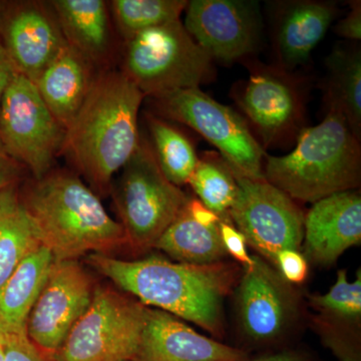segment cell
I'll use <instances>...</instances> for the list:
<instances>
[{
    "label": "cell",
    "mask_w": 361,
    "mask_h": 361,
    "mask_svg": "<svg viewBox=\"0 0 361 361\" xmlns=\"http://www.w3.org/2000/svg\"><path fill=\"white\" fill-rule=\"evenodd\" d=\"M87 261L147 307L194 323L218 338L224 334V301L242 273L236 263L194 265L157 256L127 261L97 253Z\"/></svg>",
    "instance_id": "6da1fadb"
},
{
    "label": "cell",
    "mask_w": 361,
    "mask_h": 361,
    "mask_svg": "<svg viewBox=\"0 0 361 361\" xmlns=\"http://www.w3.org/2000/svg\"><path fill=\"white\" fill-rule=\"evenodd\" d=\"M145 97L120 71H99L89 96L66 129L61 154L97 194L111 192L115 175L139 145V113Z\"/></svg>",
    "instance_id": "7a4b0ae2"
},
{
    "label": "cell",
    "mask_w": 361,
    "mask_h": 361,
    "mask_svg": "<svg viewBox=\"0 0 361 361\" xmlns=\"http://www.w3.org/2000/svg\"><path fill=\"white\" fill-rule=\"evenodd\" d=\"M20 195L54 261L78 260L85 254H106L127 245L123 226L73 173L52 169L28 183Z\"/></svg>",
    "instance_id": "3957f363"
},
{
    "label": "cell",
    "mask_w": 361,
    "mask_h": 361,
    "mask_svg": "<svg viewBox=\"0 0 361 361\" xmlns=\"http://www.w3.org/2000/svg\"><path fill=\"white\" fill-rule=\"evenodd\" d=\"M265 160V180L294 201L314 204L360 184V139L336 111L301 130L290 153Z\"/></svg>",
    "instance_id": "277c9868"
},
{
    "label": "cell",
    "mask_w": 361,
    "mask_h": 361,
    "mask_svg": "<svg viewBox=\"0 0 361 361\" xmlns=\"http://www.w3.org/2000/svg\"><path fill=\"white\" fill-rule=\"evenodd\" d=\"M118 173L111 192L127 245L137 252L155 248L189 198L164 176L151 144L142 135L135 153Z\"/></svg>",
    "instance_id": "5b68a950"
},
{
    "label": "cell",
    "mask_w": 361,
    "mask_h": 361,
    "mask_svg": "<svg viewBox=\"0 0 361 361\" xmlns=\"http://www.w3.org/2000/svg\"><path fill=\"white\" fill-rule=\"evenodd\" d=\"M213 59L182 21L145 30L125 42L120 71L145 97L196 89L213 75Z\"/></svg>",
    "instance_id": "8992f818"
},
{
    "label": "cell",
    "mask_w": 361,
    "mask_h": 361,
    "mask_svg": "<svg viewBox=\"0 0 361 361\" xmlns=\"http://www.w3.org/2000/svg\"><path fill=\"white\" fill-rule=\"evenodd\" d=\"M147 306L108 285H97L92 302L71 329L56 361H132L141 341Z\"/></svg>",
    "instance_id": "52a82bcc"
},
{
    "label": "cell",
    "mask_w": 361,
    "mask_h": 361,
    "mask_svg": "<svg viewBox=\"0 0 361 361\" xmlns=\"http://www.w3.org/2000/svg\"><path fill=\"white\" fill-rule=\"evenodd\" d=\"M153 99L159 115L184 123L218 149L233 174L265 180L264 151L236 111L218 103L200 87L175 90Z\"/></svg>",
    "instance_id": "ba28073f"
},
{
    "label": "cell",
    "mask_w": 361,
    "mask_h": 361,
    "mask_svg": "<svg viewBox=\"0 0 361 361\" xmlns=\"http://www.w3.org/2000/svg\"><path fill=\"white\" fill-rule=\"evenodd\" d=\"M65 134L35 82L18 73L0 106V140L9 156L40 179L61 155Z\"/></svg>",
    "instance_id": "9c48e42d"
},
{
    "label": "cell",
    "mask_w": 361,
    "mask_h": 361,
    "mask_svg": "<svg viewBox=\"0 0 361 361\" xmlns=\"http://www.w3.org/2000/svg\"><path fill=\"white\" fill-rule=\"evenodd\" d=\"M235 178L238 190L228 215L247 245L273 266L280 252L300 250L305 215L296 202L266 180Z\"/></svg>",
    "instance_id": "30bf717a"
},
{
    "label": "cell",
    "mask_w": 361,
    "mask_h": 361,
    "mask_svg": "<svg viewBox=\"0 0 361 361\" xmlns=\"http://www.w3.org/2000/svg\"><path fill=\"white\" fill-rule=\"evenodd\" d=\"M96 286L78 260L54 261L28 318V338L54 355L89 308Z\"/></svg>",
    "instance_id": "8fae6325"
},
{
    "label": "cell",
    "mask_w": 361,
    "mask_h": 361,
    "mask_svg": "<svg viewBox=\"0 0 361 361\" xmlns=\"http://www.w3.org/2000/svg\"><path fill=\"white\" fill-rule=\"evenodd\" d=\"M183 23L212 59L232 63L251 54L260 39L262 20L256 1L192 0Z\"/></svg>",
    "instance_id": "7c38bea8"
},
{
    "label": "cell",
    "mask_w": 361,
    "mask_h": 361,
    "mask_svg": "<svg viewBox=\"0 0 361 361\" xmlns=\"http://www.w3.org/2000/svg\"><path fill=\"white\" fill-rule=\"evenodd\" d=\"M238 281L240 322L247 338L255 344H269L286 334L295 318V292L276 268L253 256Z\"/></svg>",
    "instance_id": "4fadbf2b"
},
{
    "label": "cell",
    "mask_w": 361,
    "mask_h": 361,
    "mask_svg": "<svg viewBox=\"0 0 361 361\" xmlns=\"http://www.w3.org/2000/svg\"><path fill=\"white\" fill-rule=\"evenodd\" d=\"M0 40L18 73L35 82L66 44L49 2H9Z\"/></svg>",
    "instance_id": "5bb4252c"
},
{
    "label": "cell",
    "mask_w": 361,
    "mask_h": 361,
    "mask_svg": "<svg viewBox=\"0 0 361 361\" xmlns=\"http://www.w3.org/2000/svg\"><path fill=\"white\" fill-rule=\"evenodd\" d=\"M238 102L265 146L296 133L302 118L300 92L281 68L252 70Z\"/></svg>",
    "instance_id": "9a60e30c"
},
{
    "label": "cell",
    "mask_w": 361,
    "mask_h": 361,
    "mask_svg": "<svg viewBox=\"0 0 361 361\" xmlns=\"http://www.w3.org/2000/svg\"><path fill=\"white\" fill-rule=\"evenodd\" d=\"M243 349L202 336L180 318L147 307L137 353L132 361H248Z\"/></svg>",
    "instance_id": "2e32d148"
},
{
    "label": "cell",
    "mask_w": 361,
    "mask_h": 361,
    "mask_svg": "<svg viewBox=\"0 0 361 361\" xmlns=\"http://www.w3.org/2000/svg\"><path fill=\"white\" fill-rule=\"evenodd\" d=\"M360 242L361 198L355 190L315 202L305 216L302 245L315 264H334Z\"/></svg>",
    "instance_id": "e0dca14e"
},
{
    "label": "cell",
    "mask_w": 361,
    "mask_h": 361,
    "mask_svg": "<svg viewBox=\"0 0 361 361\" xmlns=\"http://www.w3.org/2000/svg\"><path fill=\"white\" fill-rule=\"evenodd\" d=\"M315 314L312 324L323 345L338 361H361V272L350 282L339 270L336 283L325 294L308 297Z\"/></svg>",
    "instance_id": "ac0fdd59"
},
{
    "label": "cell",
    "mask_w": 361,
    "mask_h": 361,
    "mask_svg": "<svg viewBox=\"0 0 361 361\" xmlns=\"http://www.w3.org/2000/svg\"><path fill=\"white\" fill-rule=\"evenodd\" d=\"M99 71L66 44L35 80L40 97L63 129L82 108Z\"/></svg>",
    "instance_id": "d6986e66"
},
{
    "label": "cell",
    "mask_w": 361,
    "mask_h": 361,
    "mask_svg": "<svg viewBox=\"0 0 361 361\" xmlns=\"http://www.w3.org/2000/svg\"><path fill=\"white\" fill-rule=\"evenodd\" d=\"M49 4L66 44L99 71L106 70L114 47L109 1L52 0Z\"/></svg>",
    "instance_id": "ffe728a7"
},
{
    "label": "cell",
    "mask_w": 361,
    "mask_h": 361,
    "mask_svg": "<svg viewBox=\"0 0 361 361\" xmlns=\"http://www.w3.org/2000/svg\"><path fill=\"white\" fill-rule=\"evenodd\" d=\"M54 262L51 252L40 246L0 287V338L27 334L28 318Z\"/></svg>",
    "instance_id": "44dd1931"
},
{
    "label": "cell",
    "mask_w": 361,
    "mask_h": 361,
    "mask_svg": "<svg viewBox=\"0 0 361 361\" xmlns=\"http://www.w3.org/2000/svg\"><path fill=\"white\" fill-rule=\"evenodd\" d=\"M337 14L334 4L294 2L287 7L278 23L277 51L282 70L303 65L329 32Z\"/></svg>",
    "instance_id": "7402d4cb"
},
{
    "label": "cell",
    "mask_w": 361,
    "mask_h": 361,
    "mask_svg": "<svg viewBox=\"0 0 361 361\" xmlns=\"http://www.w3.org/2000/svg\"><path fill=\"white\" fill-rule=\"evenodd\" d=\"M155 248L177 262L194 265L213 264L228 255L221 239L219 223L205 225L199 222L188 210L187 204L161 235Z\"/></svg>",
    "instance_id": "603a6c76"
},
{
    "label": "cell",
    "mask_w": 361,
    "mask_h": 361,
    "mask_svg": "<svg viewBox=\"0 0 361 361\" xmlns=\"http://www.w3.org/2000/svg\"><path fill=\"white\" fill-rule=\"evenodd\" d=\"M40 246L37 228L21 201L18 184L0 190V287Z\"/></svg>",
    "instance_id": "cb8c5ba5"
},
{
    "label": "cell",
    "mask_w": 361,
    "mask_h": 361,
    "mask_svg": "<svg viewBox=\"0 0 361 361\" xmlns=\"http://www.w3.org/2000/svg\"><path fill=\"white\" fill-rule=\"evenodd\" d=\"M326 99L329 110L341 114L356 137L361 134V54L337 47L326 61Z\"/></svg>",
    "instance_id": "d4e9b609"
},
{
    "label": "cell",
    "mask_w": 361,
    "mask_h": 361,
    "mask_svg": "<svg viewBox=\"0 0 361 361\" xmlns=\"http://www.w3.org/2000/svg\"><path fill=\"white\" fill-rule=\"evenodd\" d=\"M146 120L149 142L161 173L175 186L187 185L199 161L193 144L165 118L149 113Z\"/></svg>",
    "instance_id": "484cf974"
},
{
    "label": "cell",
    "mask_w": 361,
    "mask_h": 361,
    "mask_svg": "<svg viewBox=\"0 0 361 361\" xmlns=\"http://www.w3.org/2000/svg\"><path fill=\"white\" fill-rule=\"evenodd\" d=\"M113 25L128 42L145 30L180 20L186 0H113L109 1Z\"/></svg>",
    "instance_id": "4316f807"
},
{
    "label": "cell",
    "mask_w": 361,
    "mask_h": 361,
    "mask_svg": "<svg viewBox=\"0 0 361 361\" xmlns=\"http://www.w3.org/2000/svg\"><path fill=\"white\" fill-rule=\"evenodd\" d=\"M188 184L199 201L220 218L226 217L236 198V178L217 153H206L199 158Z\"/></svg>",
    "instance_id": "83f0119b"
},
{
    "label": "cell",
    "mask_w": 361,
    "mask_h": 361,
    "mask_svg": "<svg viewBox=\"0 0 361 361\" xmlns=\"http://www.w3.org/2000/svg\"><path fill=\"white\" fill-rule=\"evenodd\" d=\"M0 343L4 349V361H56L54 355L35 345L27 334L2 337Z\"/></svg>",
    "instance_id": "f1b7e54d"
},
{
    "label": "cell",
    "mask_w": 361,
    "mask_h": 361,
    "mask_svg": "<svg viewBox=\"0 0 361 361\" xmlns=\"http://www.w3.org/2000/svg\"><path fill=\"white\" fill-rule=\"evenodd\" d=\"M274 267L290 284H300L308 274V261L299 250L286 249L278 253Z\"/></svg>",
    "instance_id": "f546056e"
},
{
    "label": "cell",
    "mask_w": 361,
    "mask_h": 361,
    "mask_svg": "<svg viewBox=\"0 0 361 361\" xmlns=\"http://www.w3.org/2000/svg\"><path fill=\"white\" fill-rule=\"evenodd\" d=\"M219 231L227 254L232 256L240 264L243 265V268L253 264L254 258L253 256L249 255L247 250L245 237L231 222H229L227 217L221 218Z\"/></svg>",
    "instance_id": "4dcf8cb0"
},
{
    "label": "cell",
    "mask_w": 361,
    "mask_h": 361,
    "mask_svg": "<svg viewBox=\"0 0 361 361\" xmlns=\"http://www.w3.org/2000/svg\"><path fill=\"white\" fill-rule=\"evenodd\" d=\"M336 32L339 37L349 40L361 39V2L351 4L350 11L336 26Z\"/></svg>",
    "instance_id": "1f68e13d"
},
{
    "label": "cell",
    "mask_w": 361,
    "mask_h": 361,
    "mask_svg": "<svg viewBox=\"0 0 361 361\" xmlns=\"http://www.w3.org/2000/svg\"><path fill=\"white\" fill-rule=\"evenodd\" d=\"M23 167L7 153L0 140V190L18 184Z\"/></svg>",
    "instance_id": "d6a6232c"
},
{
    "label": "cell",
    "mask_w": 361,
    "mask_h": 361,
    "mask_svg": "<svg viewBox=\"0 0 361 361\" xmlns=\"http://www.w3.org/2000/svg\"><path fill=\"white\" fill-rule=\"evenodd\" d=\"M18 73L16 66L0 40V106L7 87Z\"/></svg>",
    "instance_id": "836d02e7"
},
{
    "label": "cell",
    "mask_w": 361,
    "mask_h": 361,
    "mask_svg": "<svg viewBox=\"0 0 361 361\" xmlns=\"http://www.w3.org/2000/svg\"><path fill=\"white\" fill-rule=\"evenodd\" d=\"M248 361H313L312 358L302 351L283 350L279 353H271L256 360Z\"/></svg>",
    "instance_id": "e575fe53"
},
{
    "label": "cell",
    "mask_w": 361,
    "mask_h": 361,
    "mask_svg": "<svg viewBox=\"0 0 361 361\" xmlns=\"http://www.w3.org/2000/svg\"><path fill=\"white\" fill-rule=\"evenodd\" d=\"M9 2L11 1H0V27H1L2 21H4V16H6Z\"/></svg>",
    "instance_id": "d590c367"
},
{
    "label": "cell",
    "mask_w": 361,
    "mask_h": 361,
    "mask_svg": "<svg viewBox=\"0 0 361 361\" xmlns=\"http://www.w3.org/2000/svg\"><path fill=\"white\" fill-rule=\"evenodd\" d=\"M0 361H4V349L1 343H0Z\"/></svg>",
    "instance_id": "8d00e7d4"
}]
</instances>
